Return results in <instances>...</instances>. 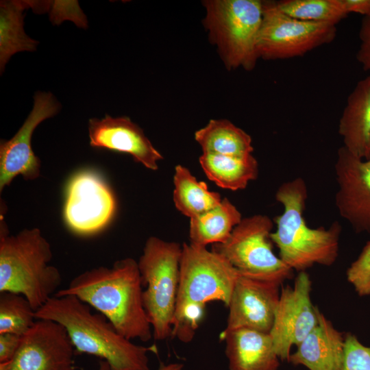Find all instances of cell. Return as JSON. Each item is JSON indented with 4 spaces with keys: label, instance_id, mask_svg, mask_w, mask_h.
Returning a JSON list of instances; mask_svg holds the SVG:
<instances>
[{
    "label": "cell",
    "instance_id": "1",
    "mask_svg": "<svg viewBox=\"0 0 370 370\" xmlns=\"http://www.w3.org/2000/svg\"><path fill=\"white\" fill-rule=\"evenodd\" d=\"M143 287L138 262L127 258L111 267L79 274L54 295H74L105 316L125 338L147 342L153 332L143 305Z\"/></svg>",
    "mask_w": 370,
    "mask_h": 370
},
{
    "label": "cell",
    "instance_id": "2",
    "mask_svg": "<svg viewBox=\"0 0 370 370\" xmlns=\"http://www.w3.org/2000/svg\"><path fill=\"white\" fill-rule=\"evenodd\" d=\"M92 308L74 295H53L35 312V317L62 325L75 350L101 358L112 370H149L148 354L157 353V347L134 344Z\"/></svg>",
    "mask_w": 370,
    "mask_h": 370
},
{
    "label": "cell",
    "instance_id": "3",
    "mask_svg": "<svg viewBox=\"0 0 370 370\" xmlns=\"http://www.w3.org/2000/svg\"><path fill=\"white\" fill-rule=\"evenodd\" d=\"M239 275L218 253L206 247L184 243L173 336L190 341L207 303L219 301L228 306Z\"/></svg>",
    "mask_w": 370,
    "mask_h": 370
},
{
    "label": "cell",
    "instance_id": "4",
    "mask_svg": "<svg viewBox=\"0 0 370 370\" xmlns=\"http://www.w3.org/2000/svg\"><path fill=\"white\" fill-rule=\"evenodd\" d=\"M308 197L305 181L296 177L281 184L275 193L283 212L275 219L276 230L271 239L280 251V258L298 272L314 264L330 266L336 261L341 227L334 222L328 228L309 227L304 217Z\"/></svg>",
    "mask_w": 370,
    "mask_h": 370
},
{
    "label": "cell",
    "instance_id": "5",
    "mask_svg": "<svg viewBox=\"0 0 370 370\" xmlns=\"http://www.w3.org/2000/svg\"><path fill=\"white\" fill-rule=\"evenodd\" d=\"M50 244L38 228L10 235L4 221L0 226V293L24 296L35 311L58 291L62 277L49 264Z\"/></svg>",
    "mask_w": 370,
    "mask_h": 370
},
{
    "label": "cell",
    "instance_id": "6",
    "mask_svg": "<svg viewBox=\"0 0 370 370\" xmlns=\"http://www.w3.org/2000/svg\"><path fill=\"white\" fill-rule=\"evenodd\" d=\"M204 25L227 69H253L259 59L258 36L263 1L259 0H207Z\"/></svg>",
    "mask_w": 370,
    "mask_h": 370
},
{
    "label": "cell",
    "instance_id": "7",
    "mask_svg": "<svg viewBox=\"0 0 370 370\" xmlns=\"http://www.w3.org/2000/svg\"><path fill=\"white\" fill-rule=\"evenodd\" d=\"M182 245L156 236L145 242L138 262L145 286L143 305L153 336L163 341L173 336Z\"/></svg>",
    "mask_w": 370,
    "mask_h": 370
},
{
    "label": "cell",
    "instance_id": "8",
    "mask_svg": "<svg viewBox=\"0 0 370 370\" xmlns=\"http://www.w3.org/2000/svg\"><path fill=\"white\" fill-rule=\"evenodd\" d=\"M273 221L267 215L243 218L223 243L212 250L224 257L245 276L281 285L291 278L293 270L273 251Z\"/></svg>",
    "mask_w": 370,
    "mask_h": 370
},
{
    "label": "cell",
    "instance_id": "9",
    "mask_svg": "<svg viewBox=\"0 0 370 370\" xmlns=\"http://www.w3.org/2000/svg\"><path fill=\"white\" fill-rule=\"evenodd\" d=\"M336 25L294 18L282 12L275 1H263L258 41V58L282 60L300 57L332 42Z\"/></svg>",
    "mask_w": 370,
    "mask_h": 370
},
{
    "label": "cell",
    "instance_id": "10",
    "mask_svg": "<svg viewBox=\"0 0 370 370\" xmlns=\"http://www.w3.org/2000/svg\"><path fill=\"white\" fill-rule=\"evenodd\" d=\"M116 210L114 195L103 178L82 171L69 180L63 216L68 227L79 235H91L105 228Z\"/></svg>",
    "mask_w": 370,
    "mask_h": 370
},
{
    "label": "cell",
    "instance_id": "11",
    "mask_svg": "<svg viewBox=\"0 0 370 370\" xmlns=\"http://www.w3.org/2000/svg\"><path fill=\"white\" fill-rule=\"evenodd\" d=\"M312 282L300 271L293 286H282L269 332L274 349L281 361H288L291 349L297 346L318 323L319 310L310 297Z\"/></svg>",
    "mask_w": 370,
    "mask_h": 370
},
{
    "label": "cell",
    "instance_id": "12",
    "mask_svg": "<svg viewBox=\"0 0 370 370\" xmlns=\"http://www.w3.org/2000/svg\"><path fill=\"white\" fill-rule=\"evenodd\" d=\"M60 109V103L51 92H36L33 108L23 125L11 139L1 140V192L18 175L27 180L39 177L40 161L32 150V136L41 122L55 116Z\"/></svg>",
    "mask_w": 370,
    "mask_h": 370
},
{
    "label": "cell",
    "instance_id": "13",
    "mask_svg": "<svg viewBox=\"0 0 370 370\" xmlns=\"http://www.w3.org/2000/svg\"><path fill=\"white\" fill-rule=\"evenodd\" d=\"M75 350L62 325L36 319L21 336L10 370H74Z\"/></svg>",
    "mask_w": 370,
    "mask_h": 370
},
{
    "label": "cell",
    "instance_id": "14",
    "mask_svg": "<svg viewBox=\"0 0 370 370\" xmlns=\"http://www.w3.org/2000/svg\"><path fill=\"white\" fill-rule=\"evenodd\" d=\"M339 214L356 232H370V157L361 159L343 146L334 165Z\"/></svg>",
    "mask_w": 370,
    "mask_h": 370
},
{
    "label": "cell",
    "instance_id": "15",
    "mask_svg": "<svg viewBox=\"0 0 370 370\" xmlns=\"http://www.w3.org/2000/svg\"><path fill=\"white\" fill-rule=\"evenodd\" d=\"M280 286L240 273L227 306L229 312L223 332L247 328L269 333L279 301Z\"/></svg>",
    "mask_w": 370,
    "mask_h": 370
},
{
    "label": "cell",
    "instance_id": "16",
    "mask_svg": "<svg viewBox=\"0 0 370 370\" xmlns=\"http://www.w3.org/2000/svg\"><path fill=\"white\" fill-rule=\"evenodd\" d=\"M88 135L91 147L128 153L150 170H157L163 158L143 130L127 116L90 119Z\"/></svg>",
    "mask_w": 370,
    "mask_h": 370
},
{
    "label": "cell",
    "instance_id": "17",
    "mask_svg": "<svg viewBox=\"0 0 370 370\" xmlns=\"http://www.w3.org/2000/svg\"><path fill=\"white\" fill-rule=\"evenodd\" d=\"M345 335L319 311L318 323L291 354L288 362L309 370H341Z\"/></svg>",
    "mask_w": 370,
    "mask_h": 370
},
{
    "label": "cell",
    "instance_id": "18",
    "mask_svg": "<svg viewBox=\"0 0 370 370\" xmlns=\"http://www.w3.org/2000/svg\"><path fill=\"white\" fill-rule=\"evenodd\" d=\"M229 370H278L280 360L269 333L241 328L222 332Z\"/></svg>",
    "mask_w": 370,
    "mask_h": 370
},
{
    "label": "cell",
    "instance_id": "19",
    "mask_svg": "<svg viewBox=\"0 0 370 370\" xmlns=\"http://www.w3.org/2000/svg\"><path fill=\"white\" fill-rule=\"evenodd\" d=\"M343 145L352 155L370 157V75L360 79L348 96L338 123Z\"/></svg>",
    "mask_w": 370,
    "mask_h": 370
},
{
    "label": "cell",
    "instance_id": "20",
    "mask_svg": "<svg viewBox=\"0 0 370 370\" xmlns=\"http://www.w3.org/2000/svg\"><path fill=\"white\" fill-rule=\"evenodd\" d=\"M199 161L210 180L221 188L231 190L244 189L258 174V163L252 154L227 156L203 153Z\"/></svg>",
    "mask_w": 370,
    "mask_h": 370
},
{
    "label": "cell",
    "instance_id": "21",
    "mask_svg": "<svg viewBox=\"0 0 370 370\" xmlns=\"http://www.w3.org/2000/svg\"><path fill=\"white\" fill-rule=\"evenodd\" d=\"M243 217L227 198L214 208L190 219V243L201 247L225 242Z\"/></svg>",
    "mask_w": 370,
    "mask_h": 370
},
{
    "label": "cell",
    "instance_id": "22",
    "mask_svg": "<svg viewBox=\"0 0 370 370\" xmlns=\"http://www.w3.org/2000/svg\"><path fill=\"white\" fill-rule=\"evenodd\" d=\"M203 153L227 156L252 154L251 136L226 119H211L195 133Z\"/></svg>",
    "mask_w": 370,
    "mask_h": 370
},
{
    "label": "cell",
    "instance_id": "23",
    "mask_svg": "<svg viewBox=\"0 0 370 370\" xmlns=\"http://www.w3.org/2000/svg\"><path fill=\"white\" fill-rule=\"evenodd\" d=\"M173 199L176 208L190 219L201 215L218 206L222 198L198 181L191 172L180 164L175 168Z\"/></svg>",
    "mask_w": 370,
    "mask_h": 370
},
{
    "label": "cell",
    "instance_id": "24",
    "mask_svg": "<svg viewBox=\"0 0 370 370\" xmlns=\"http://www.w3.org/2000/svg\"><path fill=\"white\" fill-rule=\"evenodd\" d=\"M30 3L1 1L0 9V69L1 73L14 53L36 50L38 42L29 38L23 29V11Z\"/></svg>",
    "mask_w": 370,
    "mask_h": 370
},
{
    "label": "cell",
    "instance_id": "25",
    "mask_svg": "<svg viewBox=\"0 0 370 370\" xmlns=\"http://www.w3.org/2000/svg\"><path fill=\"white\" fill-rule=\"evenodd\" d=\"M275 2L282 12L304 21L336 25L348 14L343 0H282Z\"/></svg>",
    "mask_w": 370,
    "mask_h": 370
},
{
    "label": "cell",
    "instance_id": "26",
    "mask_svg": "<svg viewBox=\"0 0 370 370\" xmlns=\"http://www.w3.org/2000/svg\"><path fill=\"white\" fill-rule=\"evenodd\" d=\"M35 312L22 295L0 293V334L23 336L35 323Z\"/></svg>",
    "mask_w": 370,
    "mask_h": 370
},
{
    "label": "cell",
    "instance_id": "27",
    "mask_svg": "<svg viewBox=\"0 0 370 370\" xmlns=\"http://www.w3.org/2000/svg\"><path fill=\"white\" fill-rule=\"evenodd\" d=\"M348 282L360 296L370 295V241L362 249L358 258L350 264L346 273Z\"/></svg>",
    "mask_w": 370,
    "mask_h": 370
},
{
    "label": "cell",
    "instance_id": "28",
    "mask_svg": "<svg viewBox=\"0 0 370 370\" xmlns=\"http://www.w3.org/2000/svg\"><path fill=\"white\" fill-rule=\"evenodd\" d=\"M345 356L341 370H370V347L352 333L345 334Z\"/></svg>",
    "mask_w": 370,
    "mask_h": 370
},
{
    "label": "cell",
    "instance_id": "29",
    "mask_svg": "<svg viewBox=\"0 0 370 370\" xmlns=\"http://www.w3.org/2000/svg\"><path fill=\"white\" fill-rule=\"evenodd\" d=\"M360 45L357 60L362 68L370 73V16H364L359 31Z\"/></svg>",
    "mask_w": 370,
    "mask_h": 370
},
{
    "label": "cell",
    "instance_id": "30",
    "mask_svg": "<svg viewBox=\"0 0 370 370\" xmlns=\"http://www.w3.org/2000/svg\"><path fill=\"white\" fill-rule=\"evenodd\" d=\"M21 336L11 333L0 334V362L13 359L19 347Z\"/></svg>",
    "mask_w": 370,
    "mask_h": 370
},
{
    "label": "cell",
    "instance_id": "31",
    "mask_svg": "<svg viewBox=\"0 0 370 370\" xmlns=\"http://www.w3.org/2000/svg\"><path fill=\"white\" fill-rule=\"evenodd\" d=\"M345 8L348 14L354 12L370 16V0H343Z\"/></svg>",
    "mask_w": 370,
    "mask_h": 370
},
{
    "label": "cell",
    "instance_id": "32",
    "mask_svg": "<svg viewBox=\"0 0 370 370\" xmlns=\"http://www.w3.org/2000/svg\"><path fill=\"white\" fill-rule=\"evenodd\" d=\"M184 365L180 362H171L166 365H161L157 370H183Z\"/></svg>",
    "mask_w": 370,
    "mask_h": 370
},
{
    "label": "cell",
    "instance_id": "33",
    "mask_svg": "<svg viewBox=\"0 0 370 370\" xmlns=\"http://www.w3.org/2000/svg\"><path fill=\"white\" fill-rule=\"evenodd\" d=\"M97 370H112L109 364L103 360H101L99 363Z\"/></svg>",
    "mask_w": 370,
    "mask_h": 370
},
{
    "label": "cell",
    "instance_id": "34",
    "mask_svg": "<svg viewBox=\"0 0 370 370\" xmlns=\"http://www.w3.org/2000/svg\"><path fill=\"white\" fill-rule=\"evenodd\" d=\"M11 361L0 362V370H10Z\"/></svg>",
    "mask_w": 370,
    "mask_h": 370
},
{
    "label": "cell",
    "instance_id": "35",
    "mask_svg": "<svg viewBox=\"0 0 370 370\" xmlns=\"http://www.w3.org/2000/svg\"><path fill=\"white\" fill-rule=\"evenodd\" d=\"M369 151H370V142H369Z\"/></svg>",
    "mask_w": 370,
    "mask_h": 370
}]
</instances>
